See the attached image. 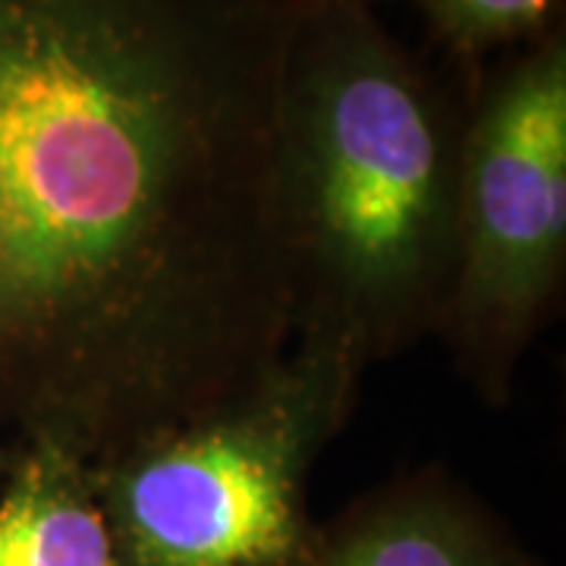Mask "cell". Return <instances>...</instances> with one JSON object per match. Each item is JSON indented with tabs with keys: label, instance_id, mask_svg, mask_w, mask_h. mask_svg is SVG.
Instances as JSON below:
<instances>
[{
	"label": "cell",
	"instance_id": "cell-6",
	"mask_svg": "<svg viewBox=\"0 0 566 566\" xmlns=\"http://www.w3.org/2000/svg\"><path fill=\"white\" fill-rule=\"evenodd\" d=\"M0 566H117L92 465L20 444L0 482Z\"/></svg>",
	"mask_w": 566,
	"mask_h": 566
},
{
	"label": "cell",
	"instance_id": "cell-5",
	"mask_svg": "<svg viewBox=\"0 0 566 566\" xmlns=\"http://www.w3.org/2000/svg\"><path fill=\"white\" fill-rule=\"evenodd\" d=\"M293 566H542L506 520L447 465L365 491L315 526Z\"/></svg>",
	"mask_w": 566,
	"mask_h": 566
},
{
	"label": "cell",
	"instance_id": "cell-4",
	"mask_svg": "<svg viewBox=\"0 0 566 566\" xmlns=\"http://www.w3.org/2000/svg\"><path fill=\"white\" fill-rule=\"evenodd\" d=\"M566 283V25L465 88L457 268L438 337L501 409Z\"/></svg>",
	"mask_w": 566,
	"mask_h": 566
},
{
	"label": "cell",
	"instance_id": "cell-8",
	"mask_svg": "<svg viewBox=\"0 0 566 566\" xmlns=\"http://www.w3.org/2000/svg\"><path fill=\"white\" fill-rule=\"evenodd\" d=\"M17 453V450H13ZM13 453L10 450H0V482H3V475L10 472V465H13Z\"/></svg>",
	"mask_w": 566,
	"mask_h": 566
},
{
	"label": "cell",
	"instance_id": "cell-2",
	"mask_svg": "<svg viewBox=\"0 0 566 566\" xmlns=\"http://www.w3.org/2000/svg\"><path fill=\"white\" fill-rule=\"evenodd\" d=\"M465 92L371 0H296L274 114L293 340L368 368L438 334L457 268Z\"/></svg>",
	"mask_w": 566,
	"mask_h": 566
},
{
	"label": "cell",
	"instance_id": "cell-3",
	"mask_svg": "<svg viewBox=\"0 0 566 566\" xmlns=\"http://www.w3.org/2000/svg\"><path fill=\"white\" fill-rule=\"evenodd\" d=\"M365 365L296 337L259 381L92 465L117 566H293L315 535L308 475L349 422Z\"/></svg>",
	"mask_w": 566,
	"mask_h": 566
},
{
	"label": "cell",
	"instance_id": "cell-7",
	"mask_svg": "<svg viewBox=\"0 0 566 566\" xmlns=\"http://www.w3.org/2000/svg\"><path fill=\"white\" fill-rule=\"evenodd\" d=\"M378 3V0H371ZM409 3L447 61L463 76V88L479 80L497 54H510L564 25V0H400Z\"/></svg>",
	"mask_w": 566,
	"mask_h": 566
},
{
	"label": "cell",
	"instance_id": "cell-1",
	"mask_svg": "<svg viewBox=\"0 0 566 566\" xmlns=\"http://www.w3.org/2000/svg\"><path fill=\"white\" fill-rule=\"evenodd\" d=\"M296 0H0V422L88 465L293 344L274 114Z\"/></svg>",
	"mask_w": 566,
	"mask_h": 566
}]
</instances>
